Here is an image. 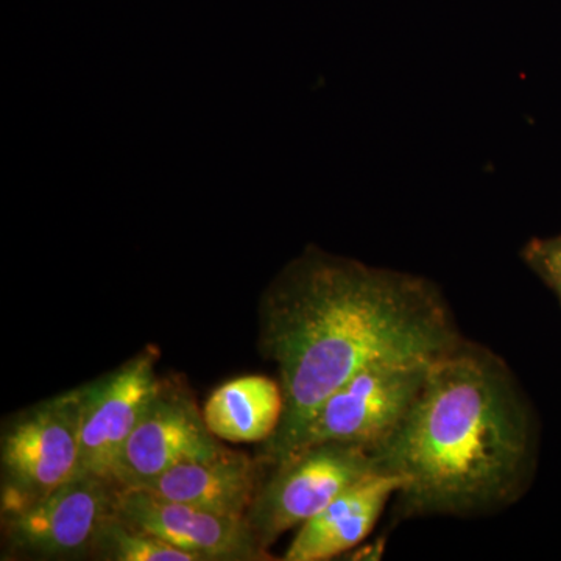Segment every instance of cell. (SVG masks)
<instances>
[{"mask_svg":"<svg viewBox=\"0 0 561 561\" xmlns=\"http://www.w3.org/2000/svg\"><path fill=\"white\" fill-rule=\"evenodd\" d=\"M160 350L150 345L116 370L83 386L80 472L114 483L125 442L160 391Z\"/></svg>","mask_w":561,"mask_h":561,"instance_id":"ba28073f","label":"cell"},{"mask_svg":"<svg viewBox=\"0 0 561 561\" xmlns=\"http://www.w3.org/2000/svg\"><path fill=\"white\" fill-rule=\"evenodd\" d=\"M461 341L432 280L309 247L261 298L257 342L284 393L283 419L262 443V459L271 467L286 459L321 402L365 365L435 359Z\"/></svg>","mask_w":561,"mask_h":561,"instance_id":"6da1fadb","label":"cell"},{"mask_svg":"<svg viewBox=\"0 0 561 561\" xmlns=\"http://www.w3.org/2000/svg\"><path fill=\"white\" fill-rule=\"evenodd\" d=\"M225 446L206 426L194 394L179 381L162 379L125 442L114 471L119 489H138L184 461L208 459Z\"/></svg>","mask_w":561,"mask_h":561,"instance_id":"52a82bcc","label":"cell"},{"mask_svg":"<svg viewBox=\"0 0 561 561\" xmlns=\"http://www.w3.org/2000/svg\"><path fill=\"white\" fill-rule=\"evenodd\" d=\"M560 305H561V302H560Z\"/></svg>","mask_w":561,"mask_h":561,"instance_id":"9a60e30c","label":"cell"},{"mask_svg":"<svg viewBox=\"0 0 561 561\" xmlns=\"http://www.w3.org/2000/svg\"><path fill=\"white\" fill-rule=\"evenodd\" d=\"M538 421L493 351L457 343L431 364L400 430L379 446V471L400 476L397 518L479 516L522 500L537 470Z\"/></svg>","mask_w":561,"mask_h":561,"instance_id":"7a4b0ae2","label":"cell"},{"mask_svg":"<svg viewBox=\"0 0 561 561\" xmlns=\"http://www.w3.org/2000/svg\"><path fill=\"white\" fill-rule=\"evenodd\" d=\"M116 516L135 529L147 531L198 561H267L245 519L228 518L165 500L144 489H121Z\"/></svg>","mask_w":561,"mask_h":561,"instance_id":"9c48e42d","label":"cell"},{"mask_svg":"<svg viewBox=\"0 0 561 561\" xmlns=\"http://www.w3.org/2000/svg\"><path fill=\"white\" fill-rule=\"evenodd\" d=\"M401 485L400 476L379 470L354 483L302 524L283 561H324L350 551L370 535Z\"/></svg>","mask_w":561,"mask_h":561,"instance_id":"8fae6325","label":"cell"},{"mask_svg":"<svg viewBox=\"0 0 561 561\" xmlns=\"http://www.w3.org/2000/svg\"><path fill=\"white\" fill-rule=\"evenodd\" d=\"M523 260L561 302V236L531 239L524 247Z\"/></svg>","mask_w":561,"mask_h":561,"instance_id":"5bb4252c","label":"cell"},{"mask_svg":"<svg viewBox=\"0 0 561 561\" xmlns=\"http://www.w3.org/2000/svg\"><path fill=\"white\" fill-rule=\"evenodd\" d=\"M119 486L79 472L47 496L2 513L11 556L33 560L92 559L106 524L116 516Z\"/></svg>","mask_w":561,"mask_h":561,"instance_id":"8992f818","label":"cell"},{"mask_svg":"<svg viewBox=\"0 0 561 561\" xmlns=\"http://www.w3.org/2000/svg\"><path fill=\"white\" fill-rule=\"evenodd\" d=\"M245 522L264 551L280 535L313 518L339 494L378 471L370 449L320 443L272 465Z\"/></svg>","mask_w":561,"mask_h":561,"instance_id":"5b68a950","label":"cell"},{"mask_svg":"<svg viewBox=\"0 0 561 561\" xmlns=\"http://www.w3.org/2000/svg\"><path fill=\"white\" fill-rule=\"evenodd\" d=\"M83 386L25 409L0 443V511H18L60 489L80 472Z\"/></svg>","mask_w":561,"mask_h":561,"instance_id":"277c9868","label":"cell"},{"mask_svg":"<svg viewBox=\"0 0 561 561\" xmlns=\"http://www.w3.org/2000/svg\"><path fill=\"white\" fill-rule=\"evenodd\" d=\"M283 413L280 383L260 375L221 383L203 408L208 430L230 443L267 442L278 430Z\"/></svg>","mask_w":561,"mask_h":561,"instance_id":"7c38bea8","label":"cell"},{"mask_svg":"<svg viewBox=\"0 0 561 561\" xmlns=\"http://www.w3.org/2000/svg\"><path fill=\"white\" fill-rule=\"evenodd\" d=\"M432 362L402 357L365 365L321 402L289 456L320 443H345L376 451L408 419Z\"/></svg>","mask_w":561,"mask_h":561,"instance_id":"3957f363","label":"cell"},{"mask_svg":"<svg viewBox=\"0 0 561 561\" xmlns=\"http://www.w3.org/2000/svg\"><path fill=\"white\" fill-rule=\"evenodd\" d=\"M92 560L106 561H198L197 557L168 541L135 529L114 516L103 529Z\"/></svg>","mask_w":561,"mask_h":561,"instance_id":"4fadbf2b","label":"cell"},{"mask_svg":"<svg viewBox=\"0 0 561 561\" xmlns=\"http://www.w3.org/2000/svg\"><path fill=\"white\" fill-rule=\"evenodd\" d=\"M268 468L261 456L224 448L208 459L176 465L138 489L216 515L245 519Z\"/></svg>","mask_w":561,"mask_h":561,"instance_id":"30bf717a","label":"cell"}]
</instances>
